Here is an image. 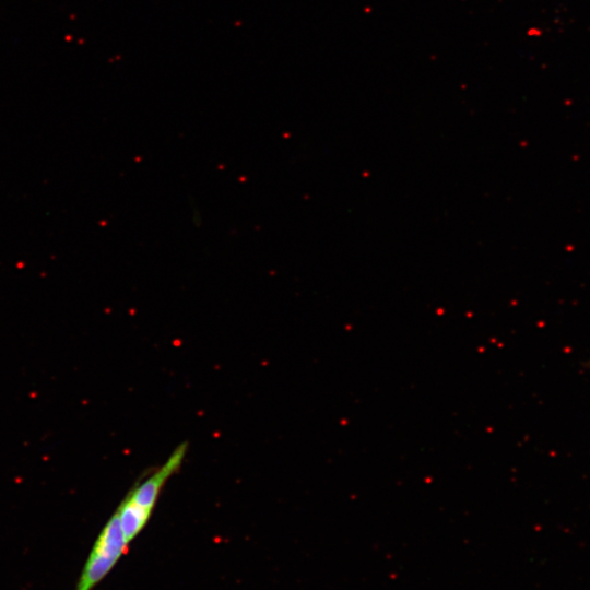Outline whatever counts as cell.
<instances>
[{"instance_id":"1","label":"cell","mask_w":590,"mask_h":590,"mask_svg":"<svg viewBox=\"0 0 590 590\" xmlns=\"http://www.w3.org/2000/svg\"><path fill=\"white\" fill-rule=\"evenodd\" d=\"M127 541L115 512L98 534L80 575L75 590H92L127 551Z\"/></svg>"},{"instance_id":"2","label":"cell","mask_w":590,"mask_h":590,"mask_svg":"<svg viewBox=\"0 0 590 590\" xmlns=\"http://www.w3.org/2000/svg\"><path fill=\"white\" fill-rule=\"evenodd\" d=\"M187 445H179L166 462L160 467L145 481L134 487L128 496L138 505L153 510L157 497L166 481L180 468L186 456Z\"/></svg>"},{"instance_id":"3","label":"cell","mask_w":590,"mask_h":590,"mask_svg":"<svg viewBox=\"0 0 590 590\" xmlns=\"http://www.w3.org/2000/svg\"><path fill=\"white\" fill-rule=\"evenodd\" d=\"M122 532L130 543L148 523L152 510L134 503L127 496L116 511Z\"/></svg>"}]
</instances>
